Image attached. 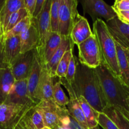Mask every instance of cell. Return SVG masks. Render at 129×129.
Returning a JSON list of instances; mask_svg holds the SVG:
<instances>
[{"label":"cell","mask_w":129,"mask_h":129,"mask_svg":"<svg viewBox=\"0 0 129 129\" xmlns=\"http://www.w3.org/2000/svg\"><path fill=\"white\" fill-rule=\"evenodd\" d=\"M73 87L77 96L83 97L97 112H103L106 103L95 69L80 64L78 59Z\"/></svg>","instance_id":"6da1fadb"},{"label":"cell","mask_w":129,"mask_h":129,"mask_svg":"<svg viewBox=\"0 0 129 129\" xmlns=\"http://www.w3.org/2000/svg\"><path fill=\"white\" fill-rule=\"evenodd\" d=\"M106 103V107L117 110L129 122V90L102 64L95 69Z\"/></svg>","instance_id":"7a4b0ae2"},{"label":"cell","mask_w":129,"mask_h":129,"mask_svg":"<svg viewBox=\"0 0 129 129\" xmlns=\"http://www.w3.org/2000/svg\"><path fill=\"white\" fill-rule=\"evenodd\" d=\"M93 33L99 47L101 64L120 81V71L118 62L116 43L109 31L106 22L97 19L93 22Z\"/></svg>","instance_id":"3957f363"},{"label":"cell","mask_w":129,"mask_h":129,"mask_svg":"<svg viewBox=\"0 0 129 129\" xmlns=\"http://www.w3.org/2000/svg\"><path fill=\"white\" fill-rule=\"evenodd\" d=\"M78 50V61L80 64L96 69L101 64L99 47L97 39L92 34L87 40L77 45Z\"/></svg>","instance_id":"277c9868"},{"label":"cell","mask_w":129,"mask_h":129,"mask_svg":"<svg viewBox=\"0 0 129 129\" xmlns=\"http://www.w3.org/2000/svg\"><path fill=\"white\" fill-rule=\"evenodd\" d=\"M78 1L60 0L59 8V31L61 36L69 37L71 30L78 15Z\"/></svg>","instance_id":"5b68a950"},{"label":"cell","mask_w":129,"mask_h":129,"mask_svg":"<svg viewBox=\"0 0 129 129\" xmlns=\"http://www.w3.org/2000/svg\"><path fill=\"white\" fill-rule=\"evenodd\" d=\"M35 107L41 113L44 125L51 129H56L60 124L62 117L68 114L67 108L61 107L53 101H40Z\"/></svg>","instance_id":"8992f818"},{"label":"cell","mask_w":129,"mask_h":129,"mask_svg":"<svg viewBox=\"0 0 129 129\" xmlns=\"http://www.w3.org/2000/svg\"><path fill=\"white\" fill-rule=\"evenodd\" d=\"M80 3L83 14L89 15L93 22L97 19H103L106 22L117 16L112 6L102 0H82Z\"/></svg>","instance_id":"52a82bcc"},{"label":"cell","mask_w":129,"mask_h":129,"mask_svg":"<svg viewBox=\"0 0 129 129\" xmlns=\"http://www.w3.org/2000/svg\"><path fill=\"white\" fill-rule=\"evenodd\" d=\"M29 107L13 103L0 105V129L13 128Z\"/></svg>","instance_id":"ba28073f"},{"label":"cell","mask_w":129,"mask_h":129,"mask_svg":"<svg viewBox=\"0 0 129 129\" xmlns=\"http://www.w3.org/2000/svg\"><path fill=\"white\" fill-rule=\"evenodd\" d=\"M5 103H13L24 107H31L37 105L29 96L27 79L15 81Z\"/></svg>","instance_id":"9c48e42d"},{"label":"cell","mask_w":129,"mask_h":129,"mask_svg":"<svg viewBox=\"0 0 129 129\" xmlns=\"http://www.w3.org/2000/svg\"><path fill=\"white\" fill-rule=\"evenodd\" d=\"M59 81L60 82L61 85L64 86L69 94L70 102L67 107L70 115L83 128L89 129L87 121L79 104L77 94L73 85L70 84L64 78H59Z\"/></svg>","instance_id":"30bf717a"},{"label":"cell","mask_w":129,"mask_h":129,"mask_svg":"<svg viewBox=\"0 0 129 129\" xmlns=\"http://www.w3.org/2000/svg\"><path fill=\"white\" fill-rule=\"evenodd\" d=\"M36 49L24 54H20L12 64L10 69L15 81L27 79L34 61Z\"/></svg>","instance_id":"8fae6325"},{"label":"cell","mask_w":129,"mask_h":129,"mask_svg":"<svg viewBox=\"0 0 129 129\" xmlns=\"http://www.w3.org/2000/svg\"><path fill=\"white\" fill-rule=\"evenodd\" d=\"M52 0H46L44 4V8L37 20V27L38 30V45L36 48V51L39 52L44 46L48 35H49L51 30V20H50V11L51 6Z\"/></svg>","instance_id":"7c38bea8"},{"label":"cell","mask_w":129,"mask_h":129,"mask_svg":"<svg viewBox=\"0 0 129 129\" xmlns=\"http://www.w3.org/2000/svg\"><path fill=\"white\" fill-rule=\"evenodd\" d=\"M106 24L114 40L124 49L129 50V25L120 21L117 16Z\"/></svg>","instance_id":"4fadbf2b"},{"label":"cell","mask_w":129,"mask_h":129,"mask_svg":"<svg viewBox=\"0 0 129 129\" xmlns=\"http://www.w3.org/2000/svg\"><path fill=\"white\" fill-rule=\"evenodd\" d=\"M53 78H53L48 71L45 66H42L41 75L35 94V100L37 104L40 101L42 100L54 102L53 97L54 86Z\"/></svg>","instance_id":"5bb4252c"},{"label":"cell","mask_w":129,"mask_h":129,"mask_svg":"<svg viewBox=\"0 0 129 129\" xmlns=\"http://www.w3.org/2000/svg\"><path fill=\"white\" fill-rule=\"evenodd\" d=\"M93 34L87 19L78 14L70 34V39L73 44L78 45Z\"/></svg>","instance_id":"9a60e30c"},{"label":"cell","mask_w":129,"mask_h":129,"mask_svg":"<svg viewBox=\"0 0 129 129\" xmlns=\"http://www.w3.org/2000/svg\"><path fill=\"white\" fill-rule=\"evenodd\" d=\"M61 41L62 36L59 32L51 31L49 34L42 49L39 52H37L42 65H46L59 47Z\"/></svg>","instance_id":"2e32d148"},{"label":"cell","mask_w":129,"mask_h":129,"mask_svg":"<svg viewBox=\"0 0 129 129\" xmlns=\"http://www.w3.org/2000/svg\"><path fill=\"white\" fill-rule=\"evenodd\" d=\"M20 54H24L30 50L36 49L39 37L36 21L32 18L30 26L20 35Z\"/></svg>","instance_id":"e0dca14e"},{"label":"cell","mask_w":129,"mask_h":129,"mask_svg":"<svg viewBox=\"0 0 129 129\" xmlns=\"http://www.w3.org/2000/svg\"><path fill=\"white\" fill-rule=\"evenodd\" d=\"M20 36L3 38V57L5 66L10 68L12 66L20 54Z\"/></svg>","instance_id":"ac0fdd59"},{"label":"cell","mask_w":129,"mask_h":129,"mask_svg":"<svg viewBox=\"0 0 129 129\" xmlns=\"http://www.w3.org/2000/svg\"><path fill=\"white\" fill-rule=\"evenodd\" d=\"M35 105L29 107L19 120L18 123L25 129H42L45 126L42 115Z\"/></svg>","instance_id":"d6986e66"},{"label":"cell","mask_w":129,"mask_h":129,"mask_svg":"<svg viewBox=\"0 0 129 129\" xmlns=\"http://www.w3.org/2000/svg\"><path fill=\"white\" fill-rule=\"evenodd\" d=\"M42 68V66L40 62V60L37 53V51H35L31 70L27 78V86L29 96L36 104L35 94H36L37 88L40 75H41Z\"/></svg>","instance_id":"ffe728a7"},{"label":"cell","mask_w":129,"mask_h":129,"mask_svg":"<svg viewBox=\"0 0 129 129\" xmlns=\"http://www.w3.org/2000/svg\"><path fill=\"white\" fill-rule=\"evenodd\" d=\"M23 8H25L24 0H5L0 11V26L3 35L5 34L10 16Z\"/></svg>","instance_id":"44dd1931"},{"label":"cell","mask_w":129,"mask_h":129,"mask_svg":"<svg viewBox=\"0 0 129 129\" xmlns=\"http://www.w3.org/2000/svg\"><path fill=\"white\" fill-rule=\"evenodd\" d=\"M74 44L72 42L70 37L62 36V41L60 46L56 50V52L54 53V55L52 56L49 61L45 66L48 71L49 72L50 75L53 78L56 77V71L57 67H58L61 59L63 57V55L66 52V51L68 50Z\"/></svg>","instance_id":"7402d4cb"},{"label":"cell","mask_w":129,"mask_h":129,"mask_svg":"<svg viewBox=\"0 0 129 129\" xmlns=\"http://www.w3.org/2000/svg\"><path fill=\"white\" fill-rule=\"evenodd\" d=\"M116 43L118 62L120 71V81L129 90V61L123 48Z\"/></svg>","instance_id":"603a6c76"},{"label":"cell","mask_w":129,"mask_h":129,"mask_svg":"<svg viewBox=\"0 0 129 129\" xmlns=\"http://www.w3.org/2000/svg\"><path fill=\"white\" fill-rule=\"evenodd\" d=\"M15 82L10 68L6 67L0 70V105L6 102Z\"/></svg>","instance_id":"cb8c5ba5"},{"label":"cell","mask_w":129,"mask_h":129,"mask_svg":"<svg viewBox=\"0 0 129 129\" xmlns=\"http://www.w3.org/2000/svg\"><path fill=\"white\" fill-rule=\"evenodd\" d=\"M77 98L87 121L89 129L98 126L97 121L99 112L95 110L82 96H77Z\"/></svg>","instance_id":"d4e9b609"},{"label":"cell","mask_w":129,"mask_h":129,"mask_svg":"<svg viewBox=\"0 0 129 129\" xmlns=\"http://www.w3.org/2000/svg\"><path fill=\"white\" fill-rule=\"evenodd\" d=\"M117 125L118 129H129V122L116 109L111 107H106L103 112Z\"/></svg>","instance_id":"484cf974"},{"label":"cell","mask_w":129,"mask_h":129,"mask_svg":"<svg viewBox=\"0 0 129 129\" xmlns=\"http://www.w3.org/2000/svg\"><path fill=\"white\" fill-rule=\"evenodd\" d=\"M73 47H74V45H72L71 47L66 51L62 59H61L60 62L58 64L56 71V77L59 78V79L65 78L71 59L73 55Z\"/></svg>","instance_id":"4316f807"},{"label":"cell","mask_w":129,"mask_h":129,"mask_svg":"<svg viewBox=\"0 0 129 129\" xmlns=\"http://www.w3.org/2000/svg\"><path fill=\"white\" fill-rule=\"evenodd\" d=\"M53 97L54 103L61 107H66L70 102L69 98L64 93L59 81L56 82L53 86Z\"/></svg>","instance_id":"83f0119b"},{"label":"cell","mask_w":129,"mask_h":129,"mask_svg":"<svg viewBox=\"0 0 129 129\" xmlns=\"http://www.w3.org/2000/svg\"><path fill=\"white\" fill-rule=\"evenodd\" d=\"M60 0H52L50 11L51 30L52 32L59 31V8Z\"/></svg>","instance_id":"f1b7e54d"},{"label":"cell","mask_w":129,"mask_h":129,"mask_svg":"<svg viewBox=\"0 0 129 129\" xmlns=\"http://www.w3.org/2000/svg\"><path fill=\"white\" fill-rule=\"evenodd\" d=\"M32 21V18L27 16L21 20L19 23H18L11 30L3 35V38L11 37L20 36L21 33H22L26 28H27L31 24Z\"/></svg>","instance_id":"f546056e"},{"label":"cell","mask_w":129,"mask_h":129,"mask_svg":"<svg viewBox=\"0 0 129 129\" xmlns=\"http://www.w3.org/2000/svg\"><path fill=\"white\" fill-rule=\"evenodd\" d=\"M27 16H29V15H28V13L27 12L25 8H21L20 10H19L18 11L14 13L10 16V19H9L7 26H6V30H5V34H6L7 32H8V31H10V30H11V29L18 23L20 22L22 19H24V18H25ZM5 34H4V35H5Z\"/></svg>","instance_id":"4dcf8cb0"},{"label":"cell","mask_w":129,"mask_h":129,"mask_svg":"<svg viewBox=\"0 0 129 129\" xmlns=\"http://www.w3.org/2000/svg\"><path fill=\"white\" fill-rule=\"evenodd\" d=\"M97 122L103 129H118L115 122L104 112H99Z\"/></svg>","instance_id":"1f68e13d"},{"label":"cell","mask_w":129,"mask_h":129,"mask_svg":"<svg viewBox=\"0 0 129 129\" xmlns=\"http://www.w3.org/2000/svg\"><path fill=\"white\" fill-rule=\"evenodd\" d=\"M77 58L74 55H73L71 59L68 70H67V74L64 78L65 80L71 85H73L74 83L76 69H77Z\"/></svg>","instance_id":"d6a6232c"},{"label":"cell","mask_w":129,"mask_h":129,"mask_svg":"<svg viewBox=\"0 0 129 129\" xmlns=\"http://www.w3.org/2000/svg\"><path fill=\"white\" fill-rule=\"evenodd\" d=\"M112 8L115 11H129V0H116Z\"/></svg>","instance_id":"836d02e7"},{"label":"cell","mask_w":129,"mask_h":129,"mask_svg":"<svg viewBox=\"0 0 129 129\" xmlns=\"http://www.w3.org/2000/svg\"><path fill=\"white\" fill-rule=\"evenodd\" d=\"M46 0H36V3H35V10L32 15V18L34 20H37L40 16L42 11L44 8V4H45Z\"/></svg>","instance_id":"e575fe53"},{"label":"cell","mask_w":129,"mask_h":129,"mask_svg":"<svg viewBox=\"0 0 129 129\" xmlns=\"http://www.w3.org/2000/svg\"><path fill=\"white\" fill-rule=\"evenodd\" d=\"M36 0H24V6L27 12L28 15L32 18L35 7Z\"/></svg>","instance_id":"d590c367"},{"label":"cell","mask_w":129,"mask_h":129,"mask_svg":"<svg viewBox=\"0 0 129 129\" xmlns=\"http://www.w3.org/2000/svg\"><path fill=\"white\" fill-rule=\"evenodd\" d=\"M115 13L120 21L129 25V11H115Z\"/></svg>","instance_id":"8d00e7d4"},{"label":"cell","mask_w":129,"mask_h":129,"mask_svg":"<svg viewBox=\"0 0 129 129\" xmlns=\"http://www.w3.org/2000/svg\"><path fill=\"white\" fill-rule=\"evenodd\" d=\"M4 68H6L4 63L3 57V37L0 41V70Z\"/></svg>","instance_id":"74e56055"},{"label":"cell","mask_w":129,"mask_h":129,"mask_svg":"<svg viewBox=\"0 0 129 129\" xmlns=\"http://www.w3.org/2000/svg\"><path fill=\"white\" fill-rule=\"evenodd\" d=\"M69 123H68V125H67L59 124V125H58V127H57L56 129H72L71 128V127L69 126Z\"/></svg>","instance_id":"f35d334b"},{"label":"cell","mask_w":129,"mask_h":129,"mask_svg":"<svg viewBox=\"0 0 129 129\" xmlns=\"http://www.w3.org/2000/svg\"><path fill=\"white\" fill-rule=\"evenodd\" d=\"M13 129H25V128H24V127H23L21 125H20V123L18 122V123H16V125H15V127H13Z\"/></svg>","instance_id":"ab89813d"},{"label":"cell","mask_w":129,"mask_h":129,"mask_svg":"<svg viewBox=\"0 0 129 129\" xmlns=\"http://www.w3.org/2000/svg\"><path fill=\"white\" fill-rule=\"evenodd\" d=\"M5 0H0V11H1V8H2L4 3H5Z\"/></svg>","instance_id":"60d3db41"},{"label":"cell","mask_w":129,"mask_h":129,"mask_svg":"<svg viewBox=\"0 0 129 129\" xmlns=\"http://www.w3.org/2000/svg\"><path fill=\"white\" fill-rule=\"evenodd\" d=\"M125 52H126V56H127V58L128 59V61H129V50H126V49H125Z\"/></svg>","instance_id":"b9f144b4"},{"label":"cell","mask_w":129,"mask_h":129,"mask_svg":"<svg viewBox=\"0 0 129 129\" xmlns=\"http://www.w3.org/2000/svg\"><path fill=\"white\" fill-rule=\"evenodd\" d=\"M42 129H51V128H49V127H46V126H44V127H43Z\"/></svg>","instance_id":"7bdbcfd3"},{"label":"cell","mask_w":129,"mask_h":129,"mask_svg":"<svg viewBox=\"0 0 129 129\" xmlns=\"http://www.w3.org/2000/svg\"><path fill=\"white\" fill-rule=\"evenodd\" d=\"M90 129H99V127L98 126H97V127H94V128H90Z\"/></svg>","instance_id":"ee69618b"},{"label":"cell","mask_w":129,"mask_h":129,"mask_svg":"<svg viewBox=\"0 0 129 129\" xmlns=\"http://www.w3.org/2000/svg\"><path fill=\"white\" fill-rule=\"evenodd\" d=\"M3 34H2V31H1V26H0V36L1 35H2Z\"/></svg>","instance_id":"f6af8a7d"},{"label":"cell","mask_w":129,"mask_h":129,"mask_svg":"<svg viewBox=\"0 0 129 129\" xmlns=\"http://www.w3.org/2000/svg\"><path fill=\"white\" fill-rule=\"evenodd\" d=\"M69 126H70V127H71V128H72V129H75L74 128H73V127H72V126H71L70 123H69Z\"/></svg>","instance_id":"bcb514c9"},{"label":"cell","mask_w":129,"mask_h":129,"mask_svg":"<svg viewBox=\"0 0 129 129\" xmlns=\"http://www.w3.org/2000/svg\"><path fill=\"white\" fill-rule=\"evenodd\" d=\"M127 102H128V105H129V96H128V100H127Z\"/></svg>","instance_id":"7dc6e473"},{"label":"cell","mask_w":129,"mask_h":129,"mask_svg":"<svg viewBox=\"0 0 129 129\" xmlns=\"http://www.w3.org/2000/svg\"><path fill=\"white\" fill-rule=\"evenodd\" d=\"M2 37H3V35L0 36V41H1V39H2Z\"/></svg>","instance_id":"c3c4849f"}]
</instances>
